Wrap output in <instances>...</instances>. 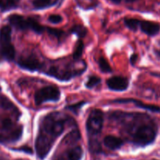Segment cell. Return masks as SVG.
<instances>
[{
  "label": "cell",
  "mask_w": 160,
  "mask_h": 160,
  "mask_svg": "<svg viewBox=\"0 0 160 160\" xmlns=\"http://www.w3.org/2000/svg\"><path fill=\"white\" fill-rule=\"evenodd\" d=\"M23 133L22 126L14 123L9 117H0V143L18 141Z\"/></svg>",
  "instance_id": "cell-4"
},
{
  "label": "cell",
  "mask_w": 160,
  "mask_h": 160,
  "mask_svg": "<svg viewBox=\"0 0 160 160\" xmlns=\"http://www.w3.org/2000/svg\"><path fill=\"white\" fill-rule=\"evenodd\" d=\"M48 22H50L51 23H53V24H58V23H61L62 21V17L59 14L53 13L50 14L48 17Z\"/></svg>",
  "instance_id": "cell-24"
},
{
  "label": "cell",
  "mask_w": 160,
  "mask_h": 160,
  "mask_svg": "<svg viewBox=\"0 0 160 160\" xmlns=\"http://www.w3.org/2000/svg\"><path fill=\"white\" fill-rule=\"evenodd\" d=\"M106 84L110 90L115 92H123L128 89L129 86V81L124 77L115 76L109 78Z\"/></svg>",
  "instance_id": "cell-9"
},
{
  "label": "cell",
  "mask_w": 160,
  "mask_h": 160,
  "mask_svg": "<svg viewBox=\"0 0 160 160\" xmlns=\"http://www.w3.org/2000/svg\"><path fill=\"white\" fill-rule=\"evenodd\" d=\"M69 120L70 119L67 116L59 112L48 113L42 119L35 142L36 152L39 159L46 157L56 139L65 130Z\"/></svg>",
  "instance_id": "cell-1"
},
{
  "label": "cell",
  "mask_w": 160,
  "mask_h": 160,
  "mask_svg": "<svg viewBox=\"0 0 160 160\" xmlns=\"http://www.w3.org/2000/svg\"><path fill=\"white\" fill-rule=\"evenodd\" d=\"M104 121V114L100 109H93L89 114L86 122V128L89 138L97 139V136L101 133Z\"/></svg>",
  "instance_id": "cell-6"
},
{
  "label": "cell",
  "mask_w": 160,
  "mask_h": 160,
  "mask_svg": "<svg viewBox=\"0 0 160 160\" xmlns=\"http://www.w3.org/2000/svg\"><path fill=\"white\" fill-rule=\"evenodd\" d=\"M32 9L43 10L57 6L61 0H30Z\"/></svg>",
  "instance_id": "cell-13"
},
{
  "label": "cell",
  "mask_w": 160,
  "mask_h": 160,
  "mask_svg": "<svg viewBox=\"0 0 160 160\" xmlns=\"http://www.w3.org/2000/svg\"><path fill=\"white\" fill-rule=\"evenodd\" d=\"M0 56H1V54H0Z\"/></svg>",
  "instance_id": "cell-29"
},
{
  "label": "cell",
  "mask_w": 160,
  "mask_h": 160,
  "mask_svg": "<svg viewBox=\"0 0 160 160\" xmlns=\"http://www.w3.org/2000/svg\"><path fill=\"white\" fill-rule=\"evenodd\" d=\"M60 96V90L56 86H46L36 92L34 102L37 106H40L46 102H58Z\"/></svg>",
  "instance_id": "cell-7"
},
{
  "label": "cell",
  "mask_w": 160,
  "mask_h": 160,
  "mask_svg": "<svg viewBox=\"0 0 160 160\" xmlns=\"http://www.w3.org/2000/svg\"><path fill=\"white\" fill-rule=\"evenodd\" d=\"M77 6L83 10H92L100 6L99 0H74Z\"/></svg>",
  "instance_id": "cell-15"
},
{
  "label": "cell",
  "mask_w": 160,
  "mask_h": 160,
  "mask_svg": "<svg viewBox=\"0 0 160 160\" xmlns=\"http://www.w3.org/2000/svg\"><path fill=\"white\" fill-rule=\"evenodd\" d=\"M139 29L148 36H156L160 32V23L152 20H140Z\"/></svg>",
  "instance_id": "cell-10"
},
{
  "label": "cell",
  "mask_w": 160,
  "mask_h": 160,
  "mask_svg": "<svg viewBox=\"0 0 160 160\" xmlns=\"http://www.w3.org/2000/svg\"><path fill=\"white\" fill-rule=\"evenodd\" d=\"M12 30L9 25L0 28V54L8 61H12L15 57V48L11 42Z\"/></svg>",
  "instance_id": "cell-5"
},
{
  "label": "cell",
  "mask_w": 160,
  "mask_h": 160,
  "mask_svg": "<svg viewBox=\"0 0 160 160\" xmlns=\"http://www.w3.org/2000/svg\"><path fill=\"white\" fill-rule=\"evenodd\" d=\"M0 89H1V88H0Z\"/></svg>",
  "instance_id": "cell-30"
},
{
  "label": "cell",
  "mask_w": 160,
  "mask_h": 160,
  "mask_svg": "<svg viewBox=\"0 0 160 160\" xmlns=\"http://www.w3.org/2000/svg\"><path fill=\"white\" fill-rule=\"evenodd\" d=\"M84 103H85V102H78L77 103V104L71 105V106H67V109H69L70 110H72L73 112H78V110L82 107V106L84 104Z\"/></svg>",
  "instance_id": "cell-26"
},
{
  "label": "cell",
  "mask_w": 160,
  "mask_h": 160,
  "mask_svg": "<svg viewBox=\"0 0 160 160\" xmlns=\"http://www.w3.org/2000/svg\"><path fill=\"white\" fill-rule=\"evenodd\" d=\"M19 67L24 70L30 71H37L42 68V62L38 59V57L34 55H28L26 56H21L17 61Z\"/></svg>",
  "instance_id": "cell-8"
},
{
  "label": "cell",
  "mask_w": 160,
  "mask_h": 160,
  "mask_svg": "<svg viewBox=\"0 0 160 160\" xmlns=\"http://www.w3.org/2000/svg\"><path fill=\"white\" fill-rule=\"evenodd\" d=\"M112 103H134L136 106L141 108V109H146V110L151 111L154 112H160V107L159 106H155V105L146 104L145 102L138 101L137 99L134 98H121V99H116L112 102Z\"/></svg>",
  "instance_id": "cell-12"
},
{
  "label": "cell",
  "mask_w": 160,
  "mask_h": 160,
  "mask_svg": "<svg viewBox=\"0 0 160 160\" xmlns=\"http://www.w3.org/2000/svg\"><path fill=\"white\" fill-rule=\"evenodd\" d=\"M82 156V148L79 145H77L61 153L56 160H81Z\"/></svg>",
  "instance_id": "cell-11"
},
{
  "label": "cell",
  "mask_w": 160,
  "mask_h": 160,
  "mask_svg": "<svg viewBox=\"0 0 160 160\" xmlns=\"http://www.w3.org/2000/svg\"><path fill=\"white\" fill-rule=\"evenodd\" d=\"M46 31L50 34L51 35L55 36V37L57 38L58 39H60L61 38L63 37V35L65 34V32H64L62 30L60 29H57V28H48L47 27L46 28Z\"/></svg>",
  "instance_id": "cell-23"
},
{
  "label": "cell",
  "mask_w": 160,
  "mask_h": 160,
  "mask_svg": "<svg viewBox=\"0 0 160 160\" xmlns=\"http://www.w3.org/2000/svg\"><path fill=\"white\" fill-rule=\"evenodd\" d=\"M137 58H138L137 55H135V54L132 55V56H131V63L134 64V62H136V60H137Z\"/></svg>",
  "instance_id": "cell-27"
},
{
  "label": "cell",
  "mask_w": 160,
  "mask_h": 160,
  "mask_svg": "<svg viewBox=\"0 0 160 160\" xmlns=\"http://www.w3.org/2000/svg\"><path fill=\"white\" fill-rule=\"evenodd\" d=\"M84 43H83L82 40H79L77 42L76 45L74 47V50H73V57L75 60H78L81 59L82 56L83 51H84Z\"/></svg>",
  "instance_id": "cell-19"
},
{
  "label": "cell",
  "mask_w": 160,
  "mask_h": 160,
  "mask_svg": "<svg viewBox=\"0 0 160 160\" xmlns=\"http://www.w3.org/2000/svg\"><path fill=\"white\" fill-rule=\"evenodd\" d=\"M22 0H0V11L9 12L20 7Z\"/></svg>",
  "instance_id": "cell-16"
},
{
  "label": "cell",
  "mask_w": 160,
  "mask_h": 160,
  "mask_svg": "<svg viewBox=\"0 0 160 160\" xmlns=\"http://www.w3.org/2000/svg\"><path fill=\"white\" fill-rule=\"evenodd\" d=\"M104 145L106 148L111 150H117L121 148L123 145V141L120 138L112 135H108L104 138Z\"/></svg>",
  "instance_id": "cell-14"
},
{
  "label": "cell",
  "mask_w": 160,
  "mask_h": 160,
  "mask_svg": "<svg viewBox=\"0 0 160 160\" xmlns=\"http://www.w3.org/2000/svg\"><path fill=\"white\" fill-rule=\"evenodd\" d=\"M89 149H90L91 152L94 153V154H98V153L101 152V145L98 139L89 138Z\"/></svg>",
  "instance_id": "cell-20"
},
{
  "label": "cell",
  "mask_w": 160,
  "mask_h": 160,
  "mask_svg": "<svg viewBox=\"0 0 160 160\" xmlns=\"http://www.w3.org/2000/svg\"><path fill=\"white\" fill-rule=\"evenodd\" d=\"M8 21L10 25L20 31H31L36 34H42L46 31L47 27L42 26L34 17L13 13L8 17Z\"/></svg>",
  "instance_id": "cell-3"
},
{
  "label": "cell",
  "mask_w": 160,
  "mask_h": 160,
  "mask_svg": "<svg viewBox=\"0 0 160 160\" xmlns=\"http://www.w3.org/2000/svg\"><path fill=\"white\" fill-rule=\"evenodd\" d=\"M98 63L102 72H103V73H111L112 72V68H111L109 62L104 57H100Z\"/></svg>",
  "instance_id": "cell-21"
},
{
  "label": "cell",
  "mask_w": 160,
  "mask_h": 160,
  "mask_svg": "<svg viewBox=\"0 0 160 160\" xmlns=\"http://www.w3.org/2000/svg\"><path fill=\"white\" fill-rule=\"evenodd\" d=\"M156 52V56H159V57L160 58V49H157V50H156V52Z\"/></svg>",
  "instance_id": "cell-28"
},
{
  "label": "cell",
  "mask_w": 160,
  "mask_h": 160,
  "mask_svg": "<svg viewBox=\"0 0 160 160\" xmlns=\"http://www.w3.org/2000/svg\"><path fill=\"white\" fill-rule=\"evenodd\" d=\"M134 124L128 127L127 131L134 145L143 147L151 145L155 142L157 137L158 128L152 120L145 119L143 123H139L138 122V125H135V123Z\"/></svg>",
  "instance_id": "cell-2"
},
{
  "label": "cell",
  "mask_w": 160,
  "mask_h": 160,
  "mask_svg": "<svg viewBox=\"0 0 160 160\" xmlns=\"http://www.w3.org/2000/svg\"><path fill=\"white\" fill-rule=\"evenodd\" d=\"M70 32L72 34H76L80 38H82L86 36L88 33V30L84 25L82 24H74L70 30Z\"/></svg>",
  "instance_id": "cell-17"
},
{
  "label": "cell",
  "mask_w": 160,
  "mask_h": 160,
  "mask_svg": "<svg viewBox=\"0 0 160 160\" xmlns=\"http://www.w3.org/2000/svg\"><path fill=\"white\" fill-rule=\"evenodd\" d=\"M111 3L114 5H120L122 3H125V4H133V3L137 2L139 0H108Z\"/></svg>",
  "instance_id": "cell-25"
},
{
  "label": "cell",
  "mask_w": 160,
  "mask_h": 160,
  "mask_svg": "<svg viewBox=\"0 0 160 160\" xmlns=\"http://www.w3.org/2000/svg\"><path fill=\"white\" fill-rule=\"evenodd\" d=\"M125 26L128 28H129L131 31H137L139 28V23H140V20L138 18H125L123 20Z\"/></svg>",
  "instance_id": "cell-18"
},
{
  "label": "cell",
  "mask_w": 160,
  "mask_h": 160,
  "mask_svg": "<svg viewBox=\"0 0 160 160\" xmlns=\"http://www.w3.org/2000/svg\"><path fill=\"white\" fill-rule=\"evenodd\" d=\"M100 83H101V78L95 76V75H92V76H90L88 78L85 84V86L88 88H93L98 85Z\"/></svg>",
  "instance_id": "cell-22"
}]
</instances>
